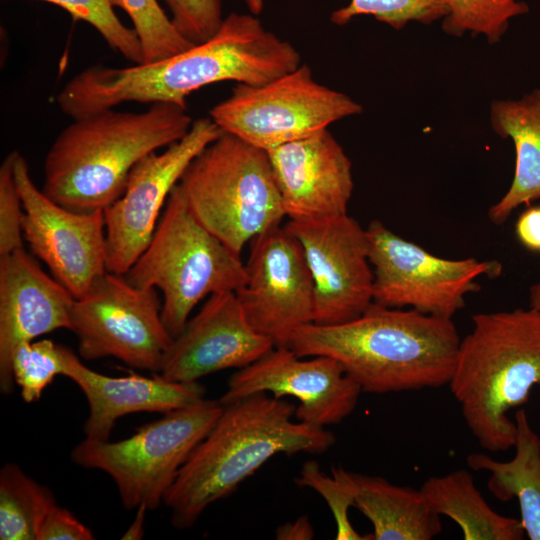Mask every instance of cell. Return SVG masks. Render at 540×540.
I'll return each instance as SVG.
<instances>
[{"mask_svg": "<svg viewBox=\"0 0 540 540\" xmlns=\"http://www.w3.org/2000/svg\"><path fill=\"white\" fill-rule=\"evenodd\" d=\"M515 232L527 249L540 252V206L530 207L519 216Z\"/></svg>", "mask_w": 540, "mask_h": 540, "instance_id": "cell-35", "label": "cell"}, {"mask_svg": "<svg viewBox=\"0 0 540 540\" xmlns=\"http://www.w3.org/2000/svg\"><path fill=\"white\" fill-rule=\"evenodd\" d=\"M23 214L10 152L0 166V256L24 248Z\"/></svg>", "mask_w": 540, "mask_h": 540, "instance_id": "cell-33", "label": "cell"}, {"mask_svg": "<svg viewBox=\"0 0 540 540\" xmlns=\"http://www.w3.org/2000/svg\"><path fill=\"white\" fill-rule=\"evenodd\" d=\"M490 119L496 134L513 141L516 153L511 185L488 211L489 219L501 225L517 207L540 198V89L520 99L493 101Z\"/></svg>", "mask_w": 540, "mask_h": 540, "instance_id": "cell-21", "label": "cell"}, {"mask_svg": "<svg viewBox=\"0 0 540 540\" xmlns=\"http://www.w3.org/2000/svg\"><path fill=\"white\" fill-rule=\"evenodd\" d=\"M274 348L248 321L236 293L219 292L173 338L158 373L174 382H198L221 370L244 368Z\"/></svg>", "mask_w": 540, "mask_h": 540, "instance_id": "cell-17", "label": "cell"}, {"mask_svg": "<svg viewBox=\"0 0 540 540\" xmlns=\"http://www.w3.org/2000/svg\"><path fill=\"white\" fill-rule=\"evenodd\" d=\"M449 13L442 21L445 33L462 36L483 35L497 43L508 29L509 21L529 12V6L518 0H445Z\"/></svg>", "mask_w": 540, "mask_h": 540, "instance_id": "cell-27", "label": "cell"}, {"mask_svg": "<svg viewBox=\"0 0 540 540\" xmlns=\"http://www.w3.org/2000/svg\"><path fill=\"white\" fill-rule=\"evenodd\" d=\"M222 410L219 401L204 399L164 413L116 442L85 438L74 447L71 459L78 466L108 474L126 509L154 510L163 504L182 465Z\"/></svg>", "mask_w": 540, "mask_h": 540, "instance_id": "cell-8", "label": "cell"}, {"mask_svg": "<svg viewBox=\"0 0 540 540\" xmlns=\"http://www.w3.org/2000/svg\"><path fill=\"white\" fill-rule=\"evenodd\" d=\"M124 277L135 287L161 291L162 320L174 338L205 297L242 287L246 267L198 221L176 184L148 246Z\"/></svg>", "mask_w": 540, "mask_h": 540, "instance_id": "cell-6", "label": "cell"}, {"mask_svg": "<svg viewBox=\"0 0 540 540\" xmlns=\"http://www.w3.org/2000/svg\"><path fill=\"white\" fill-rule=\"evenodd\" d=\"M529 293L530 307L540 311V278L530 287Z\"/></svg>", "mask_w": 540, "mask_h": 540, "instance_id": "cell-38", "label": "cell"}, {"mask_svg": "<svg viewBox=\"0 0 540 540\" xmlns=\"http://www.w3.org/2000/svg\"><path fill=\"white\" fill-rule=\"evenodd\" d=\"M362 106L314 77L307 64L262 85L236 83L209 112L223 132L268 151L313 135Z\"/></svg>", "mask_w": 540, "mask_h": 540, "instance_id": "cell-9", "label": "cell"}, {"mask_svg": "<svg viewBox=\"0 0 540 540\" xmlns=\"http://www.w3.org/2000/svg\"><path fill=\"white\" fill-rule=\"evenodd\" d=\"M246 280L235 293L251 325L275 346L313 322L314 284L302 247L285 226L251 240Z\"/></svg>", "mask_w": 540, "mask_h": 540, "instance_id": "cell-15", "label": "cell"}, {"mask_svg": "<svg viewBox=\"0 0 540 540\" xmlns=\"http://www.w3.org/2000/svg\"><path fill=\"white\" fill-rule=\"evenodd\" d=\"M299 241L314 284L313 323L359 317L373 302V269L366 229L347 214L284 225Z\"/></svg>", "mask_w": 540, "mask_h": 540, "instance_id": "cell-14", "label": "cell"}, {"mask_svg": "<svg viewBox=\"0 0 540 540\" xmlns=\"http://www.w3.org/2000/svg\"><path fill=\"white\" fill-rule=\"evenodd\" d=\"M61 352L63 376L77 384L88 402L86 438L109 440L116 421L131 413H167L205 399L206 389L199 382H174L159 373L108 376L84 365L71 349L61 345Z\"/></svg>", "mask_w": 540, "mask_h": 540, "instance_id": "cell-20", "label": "cell"}, {"mask_svg": "<svg viewBox=\"0 0 540 540\" xmlns=\"http://www.w3.org/2000/svg\"><path fill=\"white\" fill-rule=\"evenodd\" d=\"M13 153V172L23 204L24 239L53 277L82 298L106 270L104 210L71 211L34 184L21 153Z\"/></svg>", "mask_w": 540, "mask_h": 540, "instance_id": "cell-13", "label": "cell"}, {"mask_svg": "<svg viewBox=\"0 0 540 540\" xmlns=\"http://www.w3.org/2000/svg\"><path fill=\"white\" fill-rule=\"evenodd\" d=\"M295 410L291 402L268 393L223 406L164 497L173 527H192L211 504L231 495L273 456L319 454L335 443L325 427L294 422Z\"/></svg>", "mask_w": 540, "mask_h": 540, "instance_id": "cell-3", "label": "cell"}, {"mask_svg": "<svg viewBox=\"0 0 540 540\" xmlns=\"http://www.w3.org/2000/svg\"><path fill=\"white\" fill-rule=\"evenodd\" d=\"M192 123L186 108L164 102L74 119L46 153L41 190L74 212L105 210L123 194L135 164L180 140Z\"/></svg>", "mask_w": 540, "mask_h": 540, "instance_id": "cell-4", "label": "cell"}, {"mask_svg": "<svg viewBox=\"0 0 540 540\" xmlns=\"http://www.w3.org/2000/svg\"><path fill=\"white\" fill-rule=\"evenodd\" d=\"M295 482L300 487L315 490L326 501L336 522L337 540H371L372 534L361 535L352 526L348 512L354 507L358 484L354 472L341 466L331 468V475L324 473L314 460L305 462Z\"/></svg>", "mask_w": 540, "mask_h": 540, "instance_id": "cell-29", "label": "cell"}, {"mask_svg": "<svg viewBox=\"0 0 540 540\" xmlns=\"http://www.w3.org/2000/svg\"><path fill=\"white\" fill-rule=\"evenodd\" d=\"M250 13L258 15L264 0H244ZM449 13L445 0H350L333 11L330 20L336 25H345L357 16L370 15L396 30L409 22L431 24L444 19Z\"/></svg>", "mask_w": 540, "mask_h": 540, "instance_id": "cell-26", "label": "cell"}, {"mask_svg": "<svg viewBox=\"0 0 540 540\" xmlns=\"http://www.w3.org/2000/svg\"><path fill=\"white\" fill-rule=\"evenodd\" d=\"M210 118L161 152L142 158L130 171L123 194L104 210L106 270L124 275L148 246L167 198L190 162L221 134Z\"/></svg>", "mask_w": 540, "mask_h": 540, "instance_id": "cell-12", "label": "cell"}, {"mask_svg": "<svg viewBox=\"0 0 540 540\" xmlns=\"http://www.w3.org/2000/svg\"><path fill=\"white\" fill-rule=\"evenodd\" d=\"M14 382L26 403L38 401L57 375H63L61 345L50 339L24 341L12 357Z\"/></svg>", "mask_w": 540, "mask_h": 540, "instance_id": "cell-30", "label": "cell"}, {"mask_svg": "<svg viewBox=\"0 0 540 540\" xmlns=\"http://www.w3.org/2000/svg\"><path fill=\"white\" fill-rule=\"evenodd\" d=\"M460 341L451 318L372 302L351 321L301 326L287 346L300 357H331L362 392L385 394L448 385Z\"/></svg>", "mask_w": 540, "mask_h": 540, "instance_id": "cell-2", "label": "cell"}, {"mask_svg": "<svg viewBox=\"0 0 540 540\" xmlns=\"http://www.w3.org/2000/svg\"><path fill=\"white\" fill-rule=\"evenodd\" d=\"M279 540H309L314 537V530L307 516H301L293 522L279 526L275 531Z\"/></svg>", "mask_w": 540, "mask_h": 540, "instance_id": "cell-36", "label": "cell"}, {"mask_svg": "<svg viewBox=\"0 0 540 540\" xmlns=\"http://www.w3.org/2000/svg\"><path fill=\"white\" fill-rule=\"evenodd\" d=\"M66 10L74 20L87 22L107 45L133 64L143 63V53L136 31L126 27L113 10L111 0H41Z\"/></svg>", "mask_w": 540, "mask_h": 540, "instance_id": "cell-31", "label": "cell"}, {"mask_svg": "<svg viewBox=\"0 0 540 540\" xmlns=\"http://www.w3.org/2000/svg\"><path fill=\"white\" fill-rule=\"evenodd\" d=\"M472 321L448 385L480 446L506 451L517 434L508 412L527 403L532 388L540 386V311L479 313Z\"/></svg>", "mask_w": 540, "mask_h": 540, "instance_id": "cell-5", "label": "cell"}, {"mask_svg": "<svg viewBox=\"0 0 540 540\" xmlns=\"http://www.w3.org/2000/svg\"><path fill=\"white\" fill-rule=\"evenodd\" d=\"M56 504L52 492L29 477L19 465L0 470V539L38 540L42 520Z\"/></svg>", "mask_w": 540, "mask_h": 540, "instance_id": "cell-25", "label": "cell"}, {"mask_svg": "<svg viewBox=\"0 0 540 540\" xmlns=\"http://www.w3.org/2000/svg\"><path fill=\"white\" fill-rule=\"evenodd\" d=\"M373 269V302L453 318L465 297L479 290L476 279L497 276V261L445 259L433 255L374 220L366 229Z\"/></svg>", "mask_w": 540, "mask_h": 540, "instance_id": "cell-11", "label": "cell"}, {"mask_svg": "<svg viewBox=\"0 0 540 540\" xmlns=\"http://www.w3.org/2000/svg\"><path fill=\"white\" fill-rule=\"evenodd\" d=\"M288 41L267 30L252 13L232 12L207 41L168 58L129 67L93 65L74 75L56 97L72 120L122 103H173L222 81L268 83L301 65Z\"/></svg>", "mask_w": 540, "mask_h": 540, "instance_id": "cell-1", "label": "cell"}, {"mask_svg": "<svg viewBox=\"0 0 540 540\" xmlns=\"http://www.w3.org/2000/svg\"><path fill=\"white\" fill-rule=\"evenodd\" d=\"M420 490L431 509L453 520L465 540H522L519 519L494 511L476 488L472 475L463 469L430 477Z\"/></svg>", "mask_w": 540, "mask_h": 540, "instance_id": "cell-24", "label": "cell"}, {"mask_svg": "<svg viewBox=\"0 0 540 540\" xmlns=\"http://www.w3.org/2000/svg\"><path fill=\"white\" fill-rule=\"evenodd\" d=\"M156 288H139L106 271L70 309V328L85 360L114 357L160 372L173 337L164 325Z\"/></svg>", "mask_w": 540, "mask_h": 540, "instance_id": "cell-10", "label": "cell"}, {"mask_svg": "<svg viewBox=\"0 0 540 540\" xmlns=\"http://www.w3.org/2000/svg\"><path fill=\"white\" fill-rule=\"evenodd\" d=\"M93 532L70 511L54 504L39 528L38 540H91Z\"/></svg>", "mask_w": 540, "mask_h": 540, "instance_id": "cell-34", "label": "cell"}, {"mask_svg": "<svg viewBox=\"0 0 540 540\" xmlns=\"http://www.w3.org/2000/svg\"><path fill=\"white\" fill-rule=\"evenodd\" d=\"M256 393L294 397L298 421L336 425L356 408L362 390L342 365L327 356L300 357L288 346H275L252 364L238 369L218 400L223 406Z\"/></svg>", "mask_w": 540, "mask_h": 540, "instance_id": "cell-16", "label": "cell"}, {"mask_svg": "<svg viewBox=\"0 0 540 540\" xmlns=\"http://www.w3.org/2000/svg\"><path fill=\"white\" fill-rule=\"evenodd\" d=\"M289 219L347 214L352 164L328 128L266 151Z\"/></svg>", "mask_w": 540, "mask_h": 540, "instance_id": "cell-18", "label": "cell"}, {"mask_svg": "<svg viewBox=\"0 0 540 540\" xmlns=\"http://www.w3.org/2000/svg\"><path fill=\"white\" fill-rule=\"evenodd\" d=\"M178 185L198 221L239 255L286 216L267 152L226 132L190 162Z\"/></svg>", "mask_w": 540, "mask_h": 540, "instance_id": "cell-7", "label": "cell"}, {"mask_svg": "<svg viewBox=\"0 0 540 540\" xmlns=\"http://www.w3.org/2000/svg\"><path fill=\"white\" fill-rule=\"evenodd\" d=\"M355 475L354 507L371 522L374 540H431L441 533L440 515L420 489L398 486L379 476Z\"/></svg>", "mask_w": 540, "mask_h": 540, "instance_id": "cell-23", "label": "cell"}, {"mask_svg": "<svg viewBox=\"0 0 540 540\" xmlns=\"http://www.w3.org/2000/svg\"><path fill=\"white\" fill-rule=\"evenodd\" d=\"M111 2L113 6L123 9L131 19L142 48V64L168 58L194 45L178 32L156 0Z\"/></svg>", "mask_w": 540, "mask_h": 540, "instance_id": "cell-28", "label": "cell"}, {"mask_svg": "<svg viewBox=\"0 0 540 540\" xmlns=\"http://www.w3.org/2000/svg\"><path fill=\"white\" fill-rule=\"evenodd\" d=\"M178 32L192 44H200L219 30L224 18L221 0H165Z\"/></svg>", "mask_w": 540, "mask_h": 540, "instance_id": "cell-32", "label": "cell"}, {"mask_svg": "<svg viewBox=\"0 0 540 540\" xmlns=\"http://www.w3.org/2000/svg\"><path fill=\"white\" fill-rule=\"evenodd\" d=\"M514 421L515 455L510 461L472 453L467 456V464L474 471L490 473L487 487L499 501L518 500L525 534L530 540H540V437L524 409L515 412Z\"/></svg>", "mask_w": 540, "mask_h": 540, "instance_id": "cell-22", "label": "cell"}, {"mask_svg": "<svg viewBox=\"0 0 540 540\" xmlns=\"http://www.w3.org/2000/svg\"><path fill=\"white\" fill-rule=\"evenodd\" d=\"M146 511L148 509L145 506H139L137 508L136 516L127 531L123 534L122 539L137 540L142 538Z\"/></svg>", "mask_w": 540, "mask_h": 540, "instance_id": "cell-37", "label": "cell"}, {"mask_svg": "<svg viewBox=\"0 0 540 540\" xmlns=\"http://www.w3.org/2000/svg\"><path fill=\"white\" fill-rule=\"evenodd\" d=\"M75 298L24 248L0 256V389H14L12 357L24 341L70 328Z\"/></svg>", "mask_w": 540, "mask_h": 540, "instance_id": "cell-19", "label": "cell"}]
</instances>
